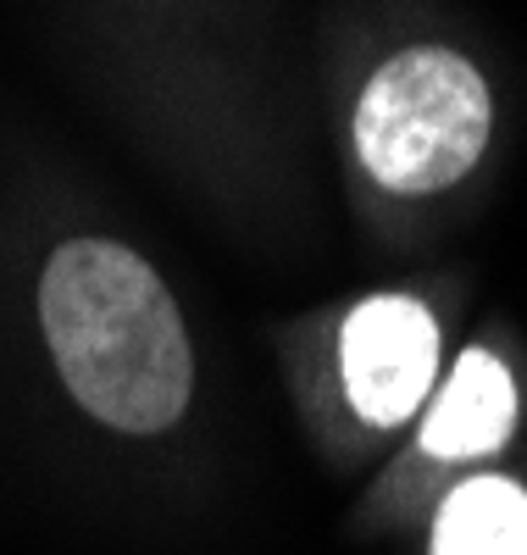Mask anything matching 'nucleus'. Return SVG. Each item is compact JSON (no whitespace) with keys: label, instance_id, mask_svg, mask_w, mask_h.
Instances as JSON below:
<instances>
[{"label":"nucleus","instance_id":"5","mask_svg":"<svg viewBox=\"0 0 527 555\" xmlns=\"http://www.w3.org/2000/svg\"><path fill=\"white\" fill-rule=\"evenodd\" d=\"M434 555H527V489L511 478H466L434 517Z\"/></svg>","mask_w":527,"mask_h":555},{"label":"nucleus","instance_id":"1","mask_svg":"<svg viewBox=\"0 0 527 555\" xmlns=\"http://www.w3.org/2000/svg\"><path fill=\"white\" fill-rule=\"evenodd\" d=\"M39 328L67 395L117 434H162L189 411L195 350L162 272L117 240H67L39 278Z\"/></svg>","mask_w":527,"mask_h":555},{"label":"nucleus","instance_id":"2","mask_svg":"<svg viewBox=\"0 0 527 555\" xmlns=\"http://www.w3.org/2000/svg\"><path fill=\"white\" fill-rule=\"evenodd\" d=\"M494 95L472 56L406 44L383 62L350 117L356 156L389 195H445L489 151Z\"/></svg>","mask_w":527,"mask_h":555},{"label":"nucleus","instance_id":"4","mask_svg":"<svg viewBox=\"0 0 527 555\" xmlns=\"http://www.w3.org/2000/svg\"><path fill=\"white\" fill-rule=\"evenodd\" d=\"M511 428H516L511 366L489 345H472L450 366L445 389H434V400H427L416 439H422V455H434V461H484L505 450Z\"/></svg>","mask_w":527,"mask_h":555},{"label":"nucleus","instance_id":"3","mask_svg":"<svg viewBox=\"0 0 527 555\" xmlns=\"http://www.w3.org/2000/svg\"><path fill=\"white\" fill-rule=\"evenodd\" d=\"M439 322L416 295H372L339 328L345 400L367 428H400L439 389Z\"/></svg>","mask_w":527,"mask_h":555}]
</instances>
